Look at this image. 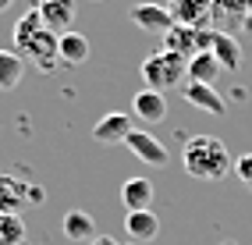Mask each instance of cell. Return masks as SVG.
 Returning a JSON list of instances; mask_svg holds the SVG:
<instances>
[{
	"instance_id": "cell-1",
	"label": "cell",
	"mask_w": 252,
	"mask_h": 245,
	"mask_svg": "<svg viewBox=\"0 0 252 245\" xmlns=\"http://www.w3.org/2000/svg\"><path fill=\"white\" fill-rule=\"evenodd\" d=\"M181 163L189 171V178H199V182H220L234 171L227 146L217 135H192L181 150Z\"/></svg>"
},
{
	"instance_id": "cell-2",
	"label": "cell",
	"mask_w": 252,
	"mask_h": 245,
	"mask_svg": "<svg viewBox=\"0 0 252 245\" xmlns=\"http://www.w3.org/2000/svg\"><path fill=\"white\" fill-rule=\"evenodd\" d=\"M185 78H189V61H185L181 54L174 50H157V54H149L142 61V82H146V89H181L185 86Z\"/></svg>"
},
{
	"instance_id": "cell-3",
	"label": "cell",
	"mask_w": 252,
	"mask_h": 245,
	"mask_svg": "<svg viewBox=\"0 0 252 245\" xmlns=\"http://www.w3.org/2000/svg\"><path fill=\"white\" fill-rule=\"evenodd\" d=\"M39 203H46V192L36 182H25L22 174H0V214L18 217L25 206H39Z\"/></svg>"
},
{
	"instance_id": "cell-4",
	"label": "cell",
	"mask_w": 252,
	"mask_h": 245,
	"mask_svg": "<svg viewBox=\"0 0 252 245\" xmlns=\"http://www.w3.org/2000/svg\"><path fill=\"white\" fill-rule=\"evenodd\" d=\"M210 36H213V29H192V25H178L174 22V29L163 32V50H174V54H181L189 61L195 54L210 50Z\"/></svg>"
},
{
	"instance_id": "cell-5",
	"label": "cell",
	"mask_w": 252,
	"mask_h": 245,
	"mask_svg": "<svg viewBox=\"0 0 252 245\" xmlns=\"http://www.w3.org/2000/svg\"><path fill=\"white\" fill-rule=\"evenodd\" d=\"M57 39H61V36H54L50 29H39L32 39H25V43L18 46V57H22V61H32L39 71H54L57 64H61V57H57Z\"/></svg>"
},
{
	"instance_id": "cell-6",
	"label": "cell",
	"mask_w": 252,
	"mask_h": 245,
	"mask_svg": "<svg viewBox=\"0 0 252 245\" xmlns=\"http://www.w3.org/2000/svg\"><path fill=\"white\" fill-rule=\"evenodd\" d=\"M128 135H131V114H125V110H107L93 124V139L99 146H121V142H128Z\"/></svg>"
},
{
	"instance_id": "cell-7",
	"label": "cell",
	"mask_w": 252,
	"mask_h": 245,
	"mask_svg": "<svg viewBox=\"0 0 252 245\" xmlns=\"http://www.w3.org/2000/svg\"><path fill=\"white\" fill-rule=\"evenodd\" d=\"M178 25L192 29H213V0H167Z\"/></svg>"
},
{
	"instance_id": "cell-8",
	"label": "cell",
	"mask_w": 252,
	"mask_h": 245,
	"mask_svg": "<svg viewBox=\"0 0 252 245\" xmlns=\"http://www.w3.org/2000/svg\"><path fill=\"white\" fill-rule=\"evenodd\" d=\"M32 7L39 11L43 25L54 32V36L71 32V22H75V0H36Z\"/></svg>"
},
{
	"instance_id": "cell-9",
	"label": "cell",
	"mask_w": 252,
	"mask_h": 245,
	"mask_svg": "<svg viewBox=\"0 0 252 245\" xmlns=\"http://www.w3.org/2000/svg\"><path fill=\"white\" fill-rule=\"evenodd\" d=\"M128 150L135 153L142 163H149V167H163L167 160H171V153H167V146L157 139V135H149V132H139V128H131V135H128Z\"/></svg>"
},
{
	"instance_id": "cell-10",
	"label": "cell",
	"mask_w": 252,
	"mask_h": 245,
	"mask_svg": "<svg viewBox=\"0 0 252 245\" xmlns=\"http://www.w3.org/2000/svg\"><path fill=\"white\" fill-rule=\"evenodd\" d=\"M128 18L135 22L142 32H167V29H174V14H171L167 4H135Z\"/></svg>"
},
{
	"instance_id": "cell-11",
	"label": "cell",
	"mask_w": 252,
	"mask_h": 245,
	"mask_svg": "<svg viewBox=\"0 0 252 245\" xmlns=\"http://www.w3.org/2000/svg\"><path fill=\"white\" fill-rule=\"evenodd\" d=\"M181 96H185V103H192V107L206 110V114H224L227 110V103H224V96L217 92V86H203V82H189L185 78Z\"/></svg>"
},
{
	"instance_id": "cell-12",
	"label": "cell",
	"mask_w": 252,
	"mask_h": 245,
	"mask_svg": "<svg viewBox=\"0 0 252 245\" xmlns=\"http://www.w3.org/2000/svg\"><path fill=\"white\" fill-rule=\"evenodd\" d=\"M210 54L220 61L224 71H238V68H242V46H238V39H234L231 32H224V29H213V36H210Z\"/></svg>"
},
{
	"instance_id": "cell-13",
	"label": "cell",
	"mask_w": 252,
	"mask_h": 245,
	"mask_svg": "<svg viewBox=\"0 0 252 245\" xmlns=\"http://www.w3.org/2000/svg\"><path fill=\"white\" fill-rule=\"evenodd\" d=\"M125 231L135 245H146L160 235V220L153 210H135V214H125Z\"/></svg>"
},
{
	"instance_id": "cell-14",
	"label": "cell",
	"mask_w": 252,
	"mask_h": 245,
	"mask_svg": "<svg viewBox=\"0 0 252 245\" xmlns=\"http://www.w3.org/2000/svg\"><path fill=\"white\" fill-rule=\"evenodd\" d=\"M131 114L142 118L146 124H160V121L167 118V100H163V92H157V89L135 92V100H131Z\"/></svg>"
},
{
	"instance_id": "cell-15",
	"label": "cell",
	"mask_w": 252,
	"mask_h": 245,
	"mask_svg": "<svg viewBox=\"0 0 252 245\" xmlns=\"http://www.w3.org/2000/svg\"><path fill=\"white\" fill-rule=\"evenodd\" d=\"M153 195H157V188H153L149 178H128V182L121 185V203H125L128 214L149 210V206H153Z\"/></svg>"
},
{
	"instance_id": "cell-16",
	"label": "cell",
	"mask_w": 252,
	"mask_h": 245,
	"mask_svg": "<svg viewBox=\"0 0 252 245\" xmlns=\"http://www.w3.org/2000/svg\"><path fill=\"white\" fill-rule=\"evenodd\" d=\"M61 231H64L68 242H93L96 238V220L86 210H68L64 220H61Z\"/></svg>"
},
{
	"instance_id": "cell-17",
	"label": "cell",
	"mask_w": 252,
	"mask_h": 245,
	"mask_svg": "<svg viewBox=\"0 0 252 245\" xmlns=\"http://www.w3.org/2000/svg\"><path fill=\"white\" fill-rule=\"evenodd\" d=\"M57 57H61V64H71V68L86 64L89 61V39L82 32H64L57 39Z\"/></svg>"
},
{
	"instance_id": "cell-18",
	"label": "cell",
	"mask_w": 252,
	"mask_h": 245,
	"mask_svg": "<svg viewBox=\"0 0 252 245\" xmlns=\"http://www.w3.org/2000/svg\"><path fill=\"white\" fill-rule=\"evenodd\" d=\"M220 61H217L210 50H203V54H195V57H189V82H203V86H213L217 78H220Z\"/></svg>"
},
{
	"instance_id": "cell-19",
	"label": "cell",
	"mask_w": 252,
	"mask_h": 245,
	"mask_svg": "<svg viewBox=\"0 0 252 245\" xmlns=\"http://www.w3.org/2000/svg\"><path fill=\"white\" fill-rule=\"evenodd\" d=\"M22 75H25V61L18 57V50H4L0 46V92H11L14 86L22 82Z\"/></svg>"
},
{
	"instance_id": "cell-20",
	"label": "cell",
	"mask_w": 252,
	"mask_h": 245,
	"mask_svg": "<svg viewBox=\"0 0 252 245\" xmlns=\"http://www.w3.org/2000/svg\"><path fill=\"white\" fill-rule=\"evenodd\" d=\"M249 11H252V0H213V18L217 22L242 25Z\"/></svg>"
},
{
	"instance_id": "cell-21",
	"label": "cell",
	"mask_w": 252,
	"mask_h": 245,
	"mask_svg": "<svg viewBox=\"0 0 252 245\" xmlns=\"http://www.w3.org/2000/svg\"><path fill=\"white\" fill-rule=\"evenodd\" d=\"M0 245H25V220L14 214H0Z\"/></svg>"
},
{
	"instance_id": "cell-22",
	"label": "cell",
	"mask_w": 252,
	"mask_h": 245,
	"mask_svg": "<svg viewBox=\"0 0 252 245\" xmlns=\"http://www.w3.org/2000/svg\"><path fill=\"white\" fill-rule=\"evenodd\" d=\"M39 29H46V25H43V18H39V11H36V7L25 11L22 18H18V25H14V50H18V46H22L25 39H32Z\"/></svg>"
},
{
	"instance_id": "cell-23",
	"label": "cell",
	"mask_w": 252,
	"mask_h": 245,
	"mask_svg": "<svg viewBox=\"0 0 252 245\" xmlns=\"http://www.w3.org/2000/svg\"><path fill=\"white\" fill-rule=\"evenodd\" d=\"M234 174H238V182L252 192V153H245V156L234 160Z\"/></svg>"
},
{
	"instance_id": "cell-24",
	"label": "cell",
	"mask_w": 252,
	"mask_h": 245,
	"mask_svg": "<svg viewBox=\"0 0 252 245\" xmlns=\"http://www.w3.org/2000/svg\"><path fill=\"white\" fill-rule=\"evenodd\" d=\"M238 29H242V32H245V36H249V39H252V11H249V14H245V22H242V25H238Z\"/></svg>"
},
{
	"instance_id": "cell-25",
	"label": "cell",
	"mask_w": 252,
	"mask_h": 245,
	"mask_svg": "<svg viewBox=\"0 0 252 245\" xmlns=\"http://www.w3.org/2000/svg\"><path fill=\"white\" fill-rule=\"evenodd\" d=\"M89 245H117V242H114V238H107V235H96Z\"/></svg>"
},
{
	"instance_id": "cell-26",
	"label": "cell",
	"mask_w": 252,
	"mask_h": 245,
	"mask_svg": "<svg viewBox=\"0 0 252 245\" xmlns=\"http://www.w3.org/2000/svg\"><path fill=\"white\" fill-rule=\"evenodd\" d=\"M11 4H14V0H0V11H7Z\"/></svg>"
},
{
	"instance_id": "cell-27",
	"label": "cell",
	"mask_w": 252,
	"mask_h": 245,
	"mask_svg": "<svg viewBox=\"0 0 252 245\" xmlns=\"http://www.w3.org/2000/svg\"><path fill=\"white\" fill-rule=\"evenodd\" d=\"M224 245H234V242H224Z\"/></svg>"
},
{
	"instance_id": "cell-28",
	"label": "cell",
	"mask_w": 252,
	"mask_h": 245,
	"mask_svg": "<svg viewBox=\"0 0 252 245\" xmlns=\"http://www.w3.org/2000/svg\"><path fill=\"white\" fill-rule=\"evenodd\" d=\"M93 4H99V0H93Z\"/></svg>"
},
{
	"instance_id": "cell-29",
	"label": "cell",
	"mask_w": 252,
	"mask_h": 245,
	"mask_svg": "<svg viewBox=\"0 0 252 245\" xmlns=\"http://www.w3.org/2000/svg\"><path fill=\"white\" fill-rule=\"evenodd\" d=\"M128 245H135V242H128Z\"/></svg>"
}]
</instances>
